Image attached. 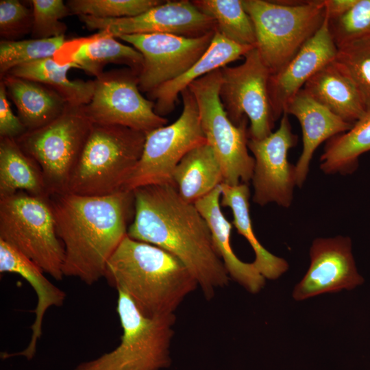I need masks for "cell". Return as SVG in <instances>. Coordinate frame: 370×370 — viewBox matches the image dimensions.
<instances>
[{
    "label": "cell",
    "instance_id": "cell-11",
    "mask_svg": "<svg viewBox=\"0 0 370 370\" xmlns=\"http://www.w3.org/2000/svg\"><path fill=\"white\" fill-rule=\"evenodd\" d=\"M236 66L220 69L219 97L229 119L238 125L249 121V138L262 139L273 132L275 121L269 95L271 73L256 47Z\"/></svg>",
    "mask_w": 370,
    "mask_h": 370
},
{
    "label": "cell",
    "instance_id": "cell-2",
    "mask_svg": "<svg viewBox=\"0 0 370 370\" xmlns=\"http://www.w3.org/2000/svg\"><path fill=\"white\" fill-rule=\"evenodd\" d=\"M49 200L64 249V276L94 284L104 278L108 260L127 235L134 214L133 192L103 197L64 193Z\"/></svg>",
    "mask_w": 370,
    "mask_h": 370
},
{
    "label": "cell",
    "instance_id": "cell-21",
    "mask_svg": "<svg viewBox=\"0 0 370 370\" xmlns=\"http://www.w3.org/2000/svg\"><path fill=\"white\" fill-rule=\"evenodd\" d=\"M253 48L237 44L216 30L206 51L185 73L147 93L149 99L154 102L155 112L162 117L170 114L179 95L191 83L244 57Z\"/></svg>",
    "mask_w": 370,
    "mask_h": 370
},
{
    "label": "cell",
    "instance_id": "cell-4",
    "mask_svg": "<svg viewBox=\"0 0 370 370\" xmlns=\"http://www.w3.org/2000/svg\"><path fill=\"white\" fill-rule=\"evenodd\" d=\"M146 134L93 124L66 193L90 197L124 190L143 150Z\"/></svg>",
    "mask_w": 370,
    "mask_h": 370
},
{
    "label": "cell",
    "instance_id": "cell-17",
    "mask_svg": "<svg viewBox=\"0 0 370 370\" xmlns=\"http://www.w3.org/2000/svg\"><path fill=\"white\" fill-rule=\"evenodd\" d=\"M337 47L328 27V18L320 29L278 73L271 75L268 89L275 120L282 116L288 103L306 82L333 61Z\"/></svg>",
    "mask_w": 370,
    "mask_h": 370
},
{
    "label": "cell",
    "instance_id": "cell-25",
    "mask_svg": "<svg viewBox=\"0 0 370 370\" xmlns=\"http://www.w3.org/2000/svg\"><path fill=\"white\" fill-rule=\"evenodd\" d=\"M221 206L230 208L234 225L238 233L248 241L255 253L254 265L266 279L275 280L288 268L287 262L267 250L256 236L249 214L250 192L247 184L238 185L220 184Z\"/></svg>",
    "mask_w": 370,
    "mask_h": 370
},
{
    "label": "cell",
    "instance_id": "cell-30",
    "mask_svg": "<svg viewBox=\"0 0 370 370\" xmlns=\"http://www.w3.org/2000/svg\"><path fill=\"white\" fill-rule=\"evenodd\" d=\"M192 2L215 21L216 30L221 35L237 44L256 47L254 25L243 7V0H193Z\"/></svg>",
    "mask_w": 370,
    "mask_h": 370
},
{
    "label": "cell",
    "instance_id": "cell-24",
    "mask_svg": "<svg viewBox=\"0 0 370 370\" xmlns=\"http://www.w3.org/2000/svg\"><path fill=\"white\" fill-rule=\"evenodd\" d=\"M1 80L27 131L47 125L58 117L68 105L58 92L41 83L10 74L4 75Z\"/></svg>",
    "mask_w": 370,
    "mask_h": 370
},
{
    "label": "cell",
    "instance_id": "cell-10",
    "mask_svg": "<svg viewBox=\"0 0 370 370\" xmlns=\"http://www.w3.org/2000/svg\"><path fill=\"white\" fill-rule=\"evenodd\" d=\"M180 95L181 115L173 123L146 134L141 157L124 190L173 184V173L182 158L193 149L207 143L193 94L187 88Z\"/></svg>",
    "mask_w": 370,
    "mask_h": 370
},
{
    "label": "cell",
    "instance_id": "cell-8",
    "mask_svg": "<svg viewBox=\"0 0 370 370\" xmlns=\"http://www.w3.org/2000/svg\"><path fill=\"white\" fill-rule=\"evenodd\" d=\"M83 106L68 104L56 119L16 140L40 166L49 197L67 192L92 127Z\"/></svg>",
    "mask_w": 370,
    "mask_h": 370
},
{
    "label": "cell",
    "instance_id": "cell-38",
    "mask_svg": "<svg viewBox=\"0 0 370 370\" xmlns=\"http://www.w3.org/2000/svg\"><path fill=\"white\" fill-rule=\"evenodd\" d=\"M357 0H323L328 19L339 17L346 13Z\"/></svg>",
    "mask_w": 370,
    "mask_h": 370
},
{
    "label": "cell",
    "instance_id": "cell-5",
    "mask_svg": "<svg viewBox=\"0 0 370 370\" xmlns=\"http://www.w3.org/2000/svg\"><path fill=\"white\" fill-rule=\"evenodd\" d=\"M254 25L256 49L271 75L280 71L320 29L323 0H243Z\"/></svg>",
    "mask_w": 370,
    "mask_h": 370
},
{
    "label": "cell",
    "instance_id": "cell-34",
    "mask_svg": "<svg viewBox=\"0 0 370 370\" xmlns=\"http://www.w3.org/2000/svg\"><path fill=\"white\" fill-rule=\"evenodd\" d=\"M32 38L43 39L64 36L67 26L60 20L71 14L62 0H32Z\"/></svg>",
    "mask_w": 370,
    "mask_h": 370
},
{
    "label": "cell",
    "instance_id": "cell-12",
    "mask_svg": "<svg viewBox=\"0 0 370 370\" xmlns=\"http://www.w3.org/2000/svg\"><path fill=\"white\" fill-rule=\"evenodd\" d=\"M92 97L84 110L93 124L127 127L145 134L166 125V119L145 98L138 75L129 68L103 72L96 77Z\"/></svg>",
    "mask_w": 370,
    "mask_h": 370
},
{
    "label": "cell",
    "instance_id": "cell-36",
    "mask_svg": "<svg viewBox=\"0 0 370 370\" xmlns=\"http://www.w3.org/2000/svg\"><path fill=\"white\" fill-rule=\"evenodd\" d=\"M32 10L18 0L0 1V36L4 40H18L32 32Z\"/></svg>",
    "mask_w": 370,
    "mask_h": 370
},
{
    "label": "cell",
    "instance_id": "cell-3",
    "mask_svg": "<svg viewBox=\"0 0 370 370\" xmlns=\"http://www.w3.org/2000/svg\"><path fill=\"white\" fill-rule=\"evenodd\" d=\"M104 278L109 285L126 293L148 317L174 314L199 286L174 256L127 235L108 260Z\"/></svg>",
    "mask_w": 370,
    "mask_h": 370
},
{
    "label": "cell",
    "instance_id": "cell-22",
    "mask_svg": "<svg viewBox=\"0 0 370 370\" xmlns=\"http://www.w3.org/2000/svg\"><path fill=\"white\" fill-rule=\"evenodd\" d=\"M220 185L195 203V206L207 222L214 247L230 278L252 293L259 292L264 286L265 278L253 262L241 260L234 254L230 243L232 224L221 209Z\"/></svg>",
    "mask_w": 370,
    "mask_h": 370
},
{
    "label": "cell",
    "instance_id": "cell-32",
    "mask_svg": "<svg viewBox=\"0 0 370 370\" xmlns=\"http://www.w3.org/2000/svg\"><path fill=\"white\" fill-rule=\"evenodd\" d=\"M66 40L65 36L0 42V77L21 64L53 57Z\"/></svg>",
    "mask_w": 370,
    "mask_h": 370
},
{
    "label": "cell",
    "instance_id": "cell-6",
    "mask_svg": "<svg viewBox=\"0 0 370 370\" xmlns=\"http://www.w3.org/2000/svg\"><path fill=\"white\" fill-rule=\"evenodd\" d=\"M116 312L122 328L120 344L74 370H161L171 363V342L175 314L148 317L132 299L118 290Z\"/></svg>",
    "mask_w": 370,
    "mask_h": 370
},
{
    "label": "cell",
    "instance_id": "cell-9",
    "mask_svg": "<svg viewBox=\"0 0 370 370\" xmlns=\"http://www.w3.org/2000/svg\"><path fill=\"white\" fill-rule=\"evenodd\" d=\"M220 69L194 81L188 87L198 106L202 130L221 167L223 182L247 184L255 160L249 153L247 119L238 125L229 119L219 97Z\"/></svg>",
    "mask_w": 370,
    "mask_h": 370
},
{
    "label": "cell",
    "instance_id": "cell-18",
    "mask_svg": "<svg viewBox=\"0 0 370 370\" xmlns=\"http://www.w3.org/2000/svg\"><path fill=\"white\" fill-rule=\"evenodd\" d=\"M117 39L106 31H99L89 36L66 40L53 58L60 65L76 64L95 78L109 64L125 65L138 75L143 65L142 54Z\"/></svg>",
    "mask_w": 370,
    "mask_h": 370
},
{
    "label": "cell",
    "instance_id": "cell-33",
    "mask_svg": "<svg viewBox=\"0 0 370 370\" xmlns=\"http://www.w3.org/2000/svg\"><path fill=\"white\" fill-rule=\"evenodd\" d=\"M160 0H70L71 14L99 18H120L139 15L160 5Z\"/></svg>",
    "mask_w": 370,
    "mask_h": 370
},
{
    "label": "cell",
    "instance_id": "cell-28",
    "mask_svg": "<svg viewBox=\"0 0 370 370\" xmlns=\"http://www.w3.org/2000/svg\"><path fill=\"white\" fill-rule=\"evenodd\" d=\"M73 68L79 69L73 64L60 65L52 57L21 64L8 74L41 83L58 92L69 105L85 106L92 97L95 81L71 80L67 72Z\"/></svg>",
    "mask_w": 370,
    "mask_h": 370
},
{
    "label": "cell",
    "instance_id": "cell-1",
    "mask_svg": "<svg viewBox=\"0 0 370 370\" xmlns=\"http://www.w3.org/2000/svg\"><path fill=\"white\" fill-rule=\"evenodd\" d=\"M134 214L127 236L157 246L177 258L196 279L207 300L227 286L230 276L208 225L195 204L185 201L173 184L133 191Z\"/></svg>",
    "mask_w": 370,
    "mask_h": 370
},
{
    "label": "cell",
    "instance_id": "cell-35",
    "mask_svg": "<svg viewBox=\"0 0 370 370\" xmlns=\"http://www.w3.org/2000/svg\"><path fill=\"white\" fill-rule=\"evenodd\" d=\"M328 27L336 47L355 38L370 36V0H357L342 16L328 19Z\"/></svg>",
    "mask_w": 370,
    "mask_h": 370
},
{
    "label": "cell",
    "instance_id": "cell-23",
    "mask_svg": "<svg viewBox=\"0 0 370 370\" xmlns=\"http://www.w3.org/2000/svg\"><path fill=\"white\" fill-rule=\"evenodd\" d=\"M302 90L347 123L354 124L367 112L353 82L334 60L312 76Z\"/></svg>",
    "mask_w": 370,
    "mask_h": 370
},
{
    "label": "cell",
    "instance_id": "cell-20",
    "mask_svg": "<svg viewBox=\"0 0 370 370\" xmlns=\"http://www.w3.org/2000/svg\"><path fill=\"white\" fill-rule=\"evenodd\" d=\"M284 112L296 117L302 130L303 150L295 165L296 186L300 188L316 149L323 142L348 131L353 124L342 120L302 89L288 103Z\"/></svg>",
    "mask_w": 370,
    "mask_h": 370
},
{
    "label": "cell",
    "instance_id": "cell-13",
    "mask_svg": "<svg viewBox=\"0 0 370 370\" xmlns=\"http://www.w3.org/2000/svg\"><path fill=\"white\" fill-rule=\"evenodd\" d=\"M297 141L286 112L277 130L262 139L249 138L248 149L255 160L251 179L254 203L264 206L274 202L284 208L291 205L296 186L295 166L288 161L287 154Z\"/></svg>",
    "mask_w": 370,
    "mask_h": 370
},
{
    "label": "cell",
    "instance_id": "cell-7",
    "mask_svg": "<svg viewBox=\"0 0 370 370\" xmlns=\"http://www.w3.org/2000/svg\"><path fill=\"white\" fill-rule=\"evenodd\" d=\"M0 240L21 252L56 280H62L64 249L49 197L24 191L0 197Z\"/></svg>",
    "mask_w": 370,
    "mask_h": 370
},
{
    "label": "cell",
    "instance_id": "cell-15",
    "mask_svg": "<svg viewBox=\"0 0 370 370\" xmlns=\"http://www.w3.org/2000/svg\"><path fill=\"white\" fill-rule=\"evenodd\" d=\"M78 17L88 29L106 31L116 38L146 34L197 38L216 31L215 21L188 0L164 1L132 17L99 18L85 15Z\"/></svg>",
    "mask_w": 370,
    "mask_h": 370
},
{
    "label": "cell",
    "instance_id": "cell-27",
    "mask_svg": "<svg viewBox=\"0 0 370 370\" xmlns=\"http://www.w3.org/2000/svg\"><path fill=\"white\" fill-rule=\"evenodd\" d=\"M18 191L49 197L42 171L15 139L0 138V197Z\"/></svg>",
    "mask_w": 370,
    "mask_h": 370
},
{
    "label": "cell",
    "instance_id": "cell-31",
    "mask_svg": "<svg viewBox=\"0 0 370 370\" xmlns=\"http://www.w3.org/2000/svg\"><path fill=\"white\" fill-rule=\"evenodd\" d=\"M334 60L353 82L366 110H370V36L338 46Z\"/></svg>",
    "mask_w": 370,
    "mask_h": 370
},
{
    "label": "cell",
    "instance_id": "cell-14",
    "mask_svg": "<svg viewBox=\"0 0 370 370\" xmlns=\"http://www.w3.org/2000/svg\"><path fill=\"white\" fill-rule=\"evenodd\" d=\"M215 32L197 38L146 34L123 35L117 38L142 54L143 65L138 75V87L148 93L185 73L206 51Z\"/></svg>",
    "mask_w": 370,
    "mask_h": 370
},
{
    "label": "cell",
    "instance_id": "cell-37",
    "mask_svg": "<svg viewBox=\"0 0 370 370\" xmlns=\"http://www.w3.org/2000/svg\"><path fill=\"white\" fill-rule=\"evenodd\" d=\"M6 88L3 81H0V138L18 139L27 130L10 107Z\"/></svg>",
    "mask_w": 370,
    "mask_h": 370
},
{
    "label": "cell",
    "instance_id": "cell-29",
    "mask_svg": "<svg viewBox=\"0 0 370 370\" xmlns=\"http://www.w3.org/2000/svg\"><path fill=\"white\" fill-rule=\"evenodd\" d=\"M370 151V110L348 131L327 140L320 158V169L325 174H351L358 165L360 155Z\"/></svg>",
    "mask_w": 370,
    "mask_h": 370
},
{
    "label": "cell",
    "instance_id": "cell-16",
    "mask_svg": "<svg viewBox=\"0 0 370 370\" xmlns=\"http://www.w3.org/2000/svg\"><path fill=\"white\" fill-rule=\"evenodd\" d=\"M310 256V267L293 293L297 301L321 293L351 290L363 282L356 269L349 237L316 238Z\"/></svg>",
    "mask_w": 370,
    "mask_h": 370
},
{
    "label": "cell",
    "instance_id": "cell-26",
    "mask_svg": "<svg viewBox=\"0 0 370 370\" xmlns=\"http://www.w3.org/2000/svg\"><path fill=\"white\" fill-rule=\"evenodd\" d=\"M173 182L180 197L195 204L223 182L221 165L208 143L188 151L176 166Z\"/></svg>",
    "mask_w": 370,
    "mask_h": 370
},
{
    "label": "cell",
    "instance_id": "cell-19",
    "mask_svg": "<svg viewBox=\"0 0 370 370\" xmlns=\"http://www.w3.org/2000/svg\"><path fill=\"white\" fill-rule=\"evenodd\" d=\"M0 273L21 275L29 282L36 293L38 301L34 310L35 319L31 326L32 333L29 344L21 352L1 354L3 358L22 356L31 360L36 354L38 341L42 334L45 314L52 306H62L66 295L45 276V272L38 265L2 240H0Z\"/></svg>",
    "mask_w": 370,
    "mask_h": 370
}]
</instances>
